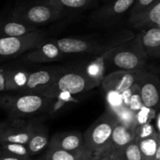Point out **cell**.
I'll list each match as a JSON object with an SVG mask.
<instances>
[{"mask_svg": "<svg viewBox=\"0 0 160 160\" xmlns=\"http://www.w3.org/2000/svg\"><path fill=\"white\" fill-rule=\"evenodd\" d=\"M105 54L108 73L120 70H145L148 58L140 33L110 48Z\"/></svg>", "mask_w": 160, "mask_h": 160, "instance_id": "6da1fadb", "label": "cell"}, {"mask_svg": "<svg viewBox=\"0 0 160 160\" xmlns=\"http://www.w3.org/2000/svg\"><path fill=\"white\" fill-rule=\"evenodd\" d=\"M52 98L35 93L18 92L15 95H0V108L9 117L23 118L41 113H49Z\"/></svg>", "mask_w": 160, "mask_h": 160, "instance_id": "7a4b0ae2", "label": "cell"}, {"mask_svg": "<svg viewBox=\"0 0 160 160\" xmlns=\"http://www.w3.org/2000/svg\"><path fill=\"white\" fill-rule=\"evenodd\" d=\"M117 123V115L106 109L83 134L85 147L94 153V159L99 157L106 148Z\"/></svg>", "mask_w": 160, "mask_h": 160, "instance_id": "3957f363", "label": "cell"}, {"mask_svg": "<svg viewBox=\"0 0 160 160\" xmlns=\"http://www.w3.org/2000/svg\"><path fill=\"white\" fill-rule=\"evenodd\" d=\"M98 84L91 79L83 70H67L58 77L54 83L42 91L40 95L53 98L59 93H69L76 95L88 92L95 88Z\"/></svg>", "mask_w": 160, "mask_h": 160, "instance_id": "277c9868", "label": "cell"}, {"mask_svg": "<svg viewBox=\"0 0 160 160\" xmlns=\"http://www.w3.org/2000/svg\"><path fill=\"white\" fill-rule=\"evenodd\" d=\"M62 16V12L48 1L20 5L12 11L11 17L37 27L52 23Z\"/></svg>", "mask_w": 160, "mask_h": 160, "instance_id": "5b68a950", "label": "cell"}, {"mask_svg": "<svg viewBox=\"0 0 160 160\" xmlns=\"http://www.w3.org/2000/svg\"><path fill=\"white\" fill-rule=\"evenodd\" d=\"M45 35L37 31L22 36L0 38V62L25 54L43 42Z\"/></svg>", "mask_w": 160, "mask_h": 160, "instance_id": "8992f818", "label": "cell"}, {"mask_svg": "<svg viewBox=\"0 0 160 160\" xmlns=\"http://www.w3.org/2000/svg\"><path fill=\"white\" fill-rule=\"evenodd\" d=\"M34 129V122L23 118L9 117L2 122L0 128V144L19 143L28 145Z\"/></svg>", "mask_w": 160, "mask_h": 160, "instance_id": "52a82bcc", "label": "cell"}, {"mask_svg": "<svg viewBox=\"0 0 160 160\" xmlns=\"http://www.w3.org/2000/svg\"><path fill=\"white\" fill-rule=\"evenodd\" d=\"M136 0H114L92 12L91 22L96 27H109L131 10Z\"/></svg>", "mask_w": 160, "mask_h": 160, "instance_id": "ba28073f", "label": "cell"}, {"mask_svg": "<svg viewBox=\"0 0 160 160\" xmlns=\"http://www.w3.org/2000/svg\"><path fill=\"white\" fill-rule=\"evenodd\" d=\"M145 70H120L107 73L102 82L103 91L112 90L123 93L139 82Z\"/></svg>", "mask_w": 160, "mask_h": 160, "instance_id": "9c48e42d", "label": "cell"}, {"mask_svg": "<svg viewBox=\"0 0 160 160\" xmlns=\"http://www.w3.org/2000/svg\"><path fill=\"white\" fill-rule=\"evenodd\" d=\"M65 69L60 67H51L31 72L28 83L22 92L40 95L42 91L53 84Z\"/></svg>", "mask_w": 160, "mask_h": 160, "instance_id": "30bf717a", "label": "cell"}, {"mask_svg": "<svg viewBox=\"0 0 160 160\" xmlns=\"http://www.w3.org/2000/svg\"><path fill=\"white\" fill-rule=\"evenodd\" d=\"M142 102L145 106L160 111V80L156 75L145 71L139 80Z\"/></svg>", "mask_w": 160, "mask_h": 160, "instance_id": "8fae6325", "label": "cell"}, {"mask_svg": "<svg viewBox=\"0 0 160 160\" xmlns=\"http://www.w3.org/2000/svg\"><path fill=\"white\" fill-rule=\"evenodd\" d=\"M59 49L64 54H88L98 52L101 55L106 49L98 43L92 41L78 38H62L55 41Z\"/></svg>", "mask_w": 160, "mask_h": 160, "instance_id": "7c38bea8", "label": "cell"}, {"mask_svg": "<svg viewBox=\"0 0 160 160\" xmlns=\"http://www.w3.org/2000/svg\"><path fill=\"white\" fill-rule=\"evenodd\" d=\"M135 138V129L128 128L118 121V123L114 128L110 141H109L106 148L99 157L94 159L102 160L105 158L117 152L122 148H124L130 142L134 141Z\"/></svg>", "mask_w": 160, "mask_h": 160, "instance_id": "4fadbf2b", "label": "cell"}, {"mask_svg": "<svg viewBox=\"0 0 160 160\" xmlns=\"http://www.w3.org/2000/svg\"><path fill=\"white\" fill-rule=\"evenodd\" d=\"M64 54L56 42H45L25 53L24 59L30 62H50L62 58Z\"/></svg>", "mask_w": 160, "mask_h": 160, "instance_id": "5bb4252c", "label": "cell"}, {"mask_svg": "<svg viewBox=\"0 0 160 160\" xmlns=\"http://www.w3.org/2000/svg\"><path fill=\"white\" fill-rule=\"evenodd\" d=\"M49 148H58L66 151H78L85 148L84 135L79 131L60 132L50 138Z\"/></svg>", "mask_w": 160, "mask_h": 160, "instance_id": "9a60e30c", "label": "cell"}, {"mask_svg": "<svg viewBox=\"0 0 160 160\" xmlns=\"http://www.w3.org/2000/svg\"><path fill=\"white\" fill-rule=\"evenodd\" d=\"M130 24L141 31L160 27V2L138 14L130 16Z\"/></svg>", "mask_w": 160, "mask_h": 160, "instance_id": "2e32d148", "label": "cell"}, {"mask_svg": "<svg viewBox=\"0 0 160 160\" xmlns=\"http://www.w3.org/2000/svg\"><path fill=\"white\" fill-rule=\"evenodd\" d=\"M38 31L37 27L10 17L0 20V38L22 36Z\"/></svg>", "mask_w": 160, "mask_h": 160, "instance_id": "e0dca14e", "label": "cell"}, {"mask_svg": "<svg viewBox=\"0 0 160 160\" xmlns=\"http://www.w3.org/2000/svg\"><path fill=\"white\" fill-rule=\"evenodd\" d=\"M49 136L46 127L39 123H34L32 134L28 142V146L31 156H35L48 147Z\"/></svg>", "mask_w": 160, "mask_h": 160, "instance_id": "ac0fdd59", "label": "cell"}, {"mask_svg": "<svg viewBox=\"0 0 160 160\" xmlns=\"http://www.w3.org/2000/svg\"><path fill=\"white\" fill-rule=\"evenodd\" d=\"M94 153L87 148L78 151H66L47 148L44 160H93Z\"/></svg>", "mask_w": 160, "mask_h": 160, "instance_id": "d6986e66", "label": "cell"}, {"mask_svg": "<svg viewBox=\"0 0 160 160\" xmlns=\"http://www.w3.org/2000/svg\"><path fill=\"white\" fill-rule=\"evenodd\" d=\"M140 34L148 57L160 59V27L142 31Z\"/></svg>", "mask_w": 160, "mask_h": 160, "instance_id": "ffe728a7", "label": "cell"}, {"mask_svg": "<svg viewBox=\"0 0 160 160\" xmlns=\"http://www.w3.org/2000/svg\"><path fill=\"white\" fill-rule=\"evenodd\" d=\"M30 73L21 68L6 69V92H22L26 87Z\"/></svg>", "mask_w": 160, "mask_h": 160, "instance_id": "44dd1931", "label": "cell"}, {"mask_svg": "<svg viewBox=\"0 0 160 160\" xmlns=\"http://www.w3.org/2000/svg\"><path fill=\"white\" fill-rule=\"evenodd\" d=\"M83 70L91 79L93 80L98 84V87L101 86L103 79L107 74L105 52L92 59L90 62L87 64L85 68Z\"/></svg>", "mask_w": 160, "mask_h": 160, "instance_id": "7402d4cb", "label": "cell"}, {"mask_svg": "<svg viewBox=\"0 0 160 160\" xmlns=\"http://www.w3.org/2000/svg\"><path fill=\"white\" fill-rule=\"evenodd\" d=\"M52 6L62 14L68 11H81L92 6L95 0H48Z\"/></svg>", "mask_w": 160, "mask_h": 160, "instance_id": "603a6c76", "label": "cell"}, {"mask_svg": "<svg viewBox=\"0 0 160 160\" xmlns=\"http://www.w3.org/2000/svg\"><path fill=\"white\" fill-rule=\"evenodd\" d=\"M102 160H142L138 142L134 139L121 150Z\"/></svg>", "mask_w": 160, "mask_h": 160, "instance_id": "cb8c5ba5", "label": "cell"}, {"mask_svg": "<svg viewBox=\"0 0 160 160\" xmlns=\"http://www.w3.org/2000/svg\"><path fill=\"white\" fill-rule=\"evenodd\" d=\"M122 97H123V106L125 107L129 108L134 112H137L144 106L142 96H141L140 87H139L138 83L123 92Z\"/></svg>", "mask_w": 160, "mask_h": 160, "instance_id": "d4e9b609", "label": "cell"}, {"mask_svg": "<svg viewBox=\"0 0 160 160\" xmlns=\"http://www.w3.org/2000/svg\"><path fill=\"white\" fill-rule=\"evenodd\" d=\"M158 135L159 133L157 132L151 137L138 141L142 160H155L156 159L158 147Z\"/></svg>", "mask_w": 160, "mask_h": 160, "instance_id": "484cf974", "label": "cell"}, {"mask_svg": "<svg viewBox=\"0 0 160 160\" xmlns=\"http://www.w3.org/2000/svg\"><path fill=\"white\" fill-rule=\"evenodd\" d=\"M104 92L106 109H109L117 115L124 107L122 94L112 90L104 91Z\"/></svg>", "mask_w": 160, "mask_h": 160, "instance_id": "4316f807", "label": "cell"}, {"mask_svg": "<svg viewBox=\"0 0 160 160\" xmlns=\"http://www.w3.org/2000/svg\"><path fill=\"white\" fill-rule=\"evenodd\" d=\"M0 149L2 152L20 157H31L27 145L19 143L0 144Z\"/></svg>", "mask_w": 160, "mask_h": 160, "instance_id": "83f0119b", "label": "cell"}, {"mask_svg": "<svg viewBox=\"0 0 160 160\" xmlns=\"http://www.w3.org/2000/svg\"><path fill=\"white\" fill-rule=\"evenodd\" d=\"M156 112L152 108L144 105L135 114V128L145 123H151L153 119L156 118Z\"/></svg>", "mask_w": 160, "mask_h": 160, "instance_id": "f1b7e54d", "label": "cell"}, {"mask_svg": "<svg viewBox=\"0 0 160 160\" xmlns=\"http://www.w3.org/2000/svg\"><path fill=\"white\" fill-rule=\"evenodd\" d=\"M135 114L136 112L124 106L117 114V117L120 123H123L128 128L134 129L135 128Z\"/></svg>", "mask_w": 160, "mask_h": 160, "instance_id": "f546056e", "label": "cell"}, {"mask_svg": "<svg viewBox=\"0 0 160 160\" xmlns=\"http://www.w3.org/2000/svg\"><path fill=\"white\" fill-rule=\"evenodd\" d=\"M134 129H135L136 133L135 139L138 142L142 140V139L151 137L158 132L157 130H156V128L151 123H145V124L138 126Z\"/></svg>", "mask_w": 160, "mask_h": 160, "instance_id": "4dcf8cb0", "label": "cell"}, {"mask_svg": "<svg viewBox=\"0 0 160 160\" xmlns=\"http://www.w3.org/2000/svg\"><path fill=\"white\" fill-rule=\"evenodd\" d=\"M159 0H136L132 8L130 10V16L143 12L150 6H153Z\"/></svg>", "mask_w": 160, "mask_h": 160, "instance_id": "1f68e13d", "label": "cell"}, {"mask_svg": "<svg viewBox=\"0 0 160 160\" xmlns=\"http://www.w3.org/2000/svg\"><path fill=\"white\" fill-rule=\"evenodd\" d=\"M0 160H31V157H20V156H13L11 154H7L2 152L0 154Z\"/></svg>", "mask_w": 160, "mask_h": 160, "instance_id": "d6a6232c", "label": "cell"}, {"mask_svg": "<svg viewBox=\"0 0 160 160\" xmlns=\"http://www.w3.org/2000/svg\"><path fill=\"white\" fill-rule=\"evenodd\" d=\"M6 69L0 68V92H6Z\"/></svg>", "mask_w": 160, "mask_h": 160, "instance_id": "836d02e7", "label": "cell"}, {"mask_svg": "<svg viewBox=\"0 0 160 160\" xmlns=\"http://www.w3.org/2000/svg\"><path fill=\"white\" fill-rule=\"evenodd\" d=\"M155 160H160V134L159 133L158 135V147H157V152H156V159Z\"/></svg>", "mask_w": 160, "mask_h": 160, "instance_id": "e575fe53", "label": "cell"}, {"mask_svg": "<svg viewBox=\"0 0 160 160\" xmlns=\"http://www.w3.org/2000/svg\"><path fill=\"white\" fill-rule=\"evenodd\" d=\"M156 130H157L158 133L160 134V111L156 116Z\"/></svg>", "mask_w": 160, "mask_h": 160, "instance_id": "d590c367", "label": "cell"}, {"mask_svg": "<svg viewBox=\"0 0 160 160\" xmlns=\"http://www.w3.org/2000/svg\"><path fill=\"white\" fill-rule=\"evenodd\" d=\"M1 124H2V122H0V128H1Z\"/></svg>", "mask_w": 160, "mask_h": 160, "instance_id": "8d00e7d4", "label": "cell"}, {"mask_svg": "<svg viewBox=\"0 0 160 160\" xmlns=\"http://www.w3.org/2000/svg\"><path fill=\"white\" fill-rule=\"evenodd\" d=\"M1 152H2V151H1V149H0V154H1Z\"/></svg>", "mask_w": 160, "mask_h": 160, "instance_id": "74e56055", "label": "cell"}, {"mask_svg": "<svg viewBox=\"0 0 160 160\" xmlns=\"http://www.w3.org/2000/svg\"><path fill=\"white\" fill-rule=\"evenodd\" d=\"M93 160H95V159H93Z\"/></svg>", "mask_w": 160, "mask_h": 160, "instance_id": "f35d334b", "label": "cell"}]
</instances>
